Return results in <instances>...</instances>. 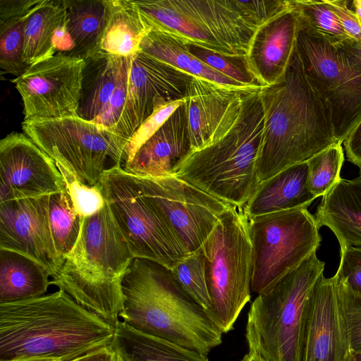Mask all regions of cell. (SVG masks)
<instances>
[{
	"mask_svg": "<svg viewBox=\"0 0 361 361\" xmlns=\"http://www.w3.org/2000/svg\"><path fill=\"white\" fill-rule=\"evenodd\" d=\"M115 328L63 290L0 304V361H75L111 347Z\"/></svg>",
	"mask_w": 361,
	"mask_h": 361,
	"instance_id": "obj_1",
	"label": "cell"
},
{
	"mask_svg": "<svg viewBox=\"0 0 361 361\" xmlns=\"http://www.w3.org/2000/svg\"><path fill=\"white\" fill-rule=\"evenodd\" d=\"M259 94L264 114L260 183L338 143L331 114L305 76L295 47L284 76Z\"/></svg>",
	"mask_w": 361,
	"mask_h": 361,
	"instance_id": "obj_2",
	"label": "cell"
},
{
	"mask_svg": "<svg viewBox=\"0 0 361 361\" xmlns=\"http://www.w3.org/2000/svg\"><path fill=\"white\" fill-rule=\"evenodd\" d=\"M121 321L205 355L223 333L166 267L135 258L122 281Z\"/></svg>",
	"mask_w": 361,
	"mask_h": 361,
	"instance_id": "obj_3",
	"label": "cell"
},
{
	"mask_svg": "<svg viewBox=\"0 0 361 361\" xmlns=\"http://www.w3.org/2000/svg\"><path fill=\"white\" fill-rule=\"evenodd\" d=\"M134 259L106 203L82 218L78 240L51 284L116 328L123 307L122 281Z\"/></svg>",
	"mask_w": 361,
	"mask_h": 361,
	"instance_id": "obj_4",
	"label": "cell"
},
{
	"mask_svg": "<svg viewBox=\"0 0 361 361\" xmlns=\"http://www.w3.org/2000/svg\"><path fill=\"white\" fill-rule=\"evenodd\" d=\"M259 90L243 93L238 115L218 140L190 151L173 175L206 193L243 208L257 190L264 114Z\"/></svg>",
	"mask_w": 361,
	"mask_h": 361,
	"instance_id": "obj_5",
	"label": "cell"
},
{
	"mask_svg": "<svg viewBox=\"0 0 361 361\" xmlns=\"http://www.w3.org/2000/svg\"><path fill=\"white\" fill-rule=\"evenodd\" d=\"M324 266L314 252L257 295L247 314L249 352L267 361H300L307 302Z\"/></svg>",
	"mask_w": 361,
	"mask_h": 361,
	"instance_id": "obj_6",
	"label": "cell"
},
{
	"mask_svg": "<svg viewBox=\"0 0 361 361\" xmlns=\"http://www.w3.org/2000/svg\"><path fill=\"white\" fill-rule=\"evenodd\" d=\"M150 30L228 56H246L257 27L240 0H133Z\"/></svg>",
	"mask_w": 361,
	"mask_h": 361,
	"instance_id": "obj_7",
	"label": "cell"
},
{
	"mask_svg": "<svg viewBox=\"0 0 361 361\" xmlns=\"http://www.w3.org/2000/svg\"><path fill=\"white\" fill-rule=\"evenodd\" d=\"M201 250L214 322L223 334L233 329L250 300L252 245L249 219L243 208L231 206L219 217Z\"/></svg>",
	"mask_w": 361,
	"mask_h": 361,
	"instance_id": "obj_8",
	"label": "cell"
},
{
	"mask_svg": "<svg viewBox=\"0 0 361 361\" xmlns=\"http://www.w3.org/2000/svg\"><path fill=\"white\" fill-rule=\"evenodd\" d=\"M22 128L56 164L90 185L99 182L107 163L121 166L130 140L78 116L23 121Z\"/></svg>",
	"mask_w": 361,
	"mask_h": 361,
	"instance_id": "obj_9",
	"label": "cell"
},
{
	"mask_svg": "<svg viewBox=\"0 0 361 361\" xmlns=\"http://www.w3.org/2000/svg\"><path fill=\"white\" fill-rule=\"evenodd\" d=\"M98 184L134 258L171 269L188 255L168 221L142 195L132 174L115 166L104 172Z\"/></svg>",
	"mask_w": 361,
	"mask_h": 361,
	"instance_id": "obj_10",
	"label": "cell"
},
{
	"mask_svg": "<svg viewBox=\"0 0 361 361\" xmlns=\"http://www.w3.org/2000/svg\"><path fill=\"white\" fill-rule=\"evenodd\" d=\"M249 219L252 245L251 293L257 295L319 249L322 237L307 208Z\"/></svg>",
	"mask_w": 361,
	"mask_h": 361,
	"instance_id": "obj_11",
	"label": "cell"
},
{
	"mask_svg": "<svg viewBox=\"0 0 361 361\" xmlns=\"http://www.w3.org/2000/svg\"><path fill=\"white\" fill-rule=\"evenodd\" d=\"M295 50L305 76L331 114L335 140L342 144L361 119V72L337 46L298 19Z\"/></svg>",
	"mask_w": 361,
	"mask_h": 361,
	"instance_id": "obj_12",
	"label": "cell"
},
{
	"mask_svg": "<svg viewBox=\"0 0 361 361\" xmlns=\"http://www.w3.org/2000/svg\"><path fill=\"white\" fill-rule=\"evenodd\" d=\"M133 176L142 195L168 221L188 255L201 249L221 215L232 206L174 175Z\"/></svg>",
	"mask_w": 361,
	"mask_h": 361,
	"instance_id": "obj_13",
	"label": "cell"
},
{
	"mask_svg": "<svg viewBox=\"0 0 361 361\" xmlns=\"http://www.w3.org/2000/svg\"><path fill=\"white\" fill-rule=\"evenodd\" d=\"M84 65L82 59L58 52L14 79L24 121L77 116Z\"/></svg>",
	"mask_w": 361,
	"mask_h": 361,
	"instance_id": "obj_14",
	"label": "cell"
},
{
	"mask_svg": "<svg viewBox=\"0 0 361 361\" xmlns=\"http://www.w3.org/2000/svg\"><path fill=\"white\" fill-rule=\"evenodd\" d=\"M189 75L141 51L133 58L128 92L116 133L130 139L155 109L184 99Z\"/></svg>",
	"mask_w": 361,
	"mask_h": 361,
	"instance_id": "obj_15",
	"label": "cell"
},
{
	"mask_svg": "<svg viewBox=\"0 0 361 361\" xmlns=\"http://www.w3.org/2000/svg\"><path fill=\"white\" fill-rule=\"evenodd\" d=\"M66 188L55 161L27 135L12 132L0 141V202L50 195Z\"/></svg>",
	"mask_w": 361,
	"mask_h": 361,
	"instance_id": "obj_16",
	"label": "cell"
},
{
	"mask_svg": "<svg viewBox=\"0 0 361 361\" xmlns=\"http://www.w3.org/2000/svg\"><path fill=\"white\" fill-rule=\"evenodd\" d=\"M351 355L336 278L322 274L307 302L300 361H350Z\"/></svg>",
	"mask_w": 361,
	"mask_h": 361,
	"instance_id": "obj_17",
	"label": "cell"
},
{
	"mask_svg": "<svg viewBox=\"0 0 361 361\" xmlns=\"http://www.w3.org/2000/svg\"><path fill=\"white\" fill-rule=\"evenodd\" d=\"M49 195L0 202V248L26 255L54 277L61 267L49 221Z\"/></svg>",
	"mask_w": 361,
	"mask_h": 361,
	"instance_id": "obj_18",
	"label": "cell"
},
{
	"mask_svg": "<svg viewBox=\"0 0 361 361\" xmlns=\"http://www.w3.org/2000/svg\"><path fill=\"white\" fill-rule=\"evenodd\" d=\"M245 91L192 77L184 98L191 151L212 144L227 132L238 115Z\"/></svg>",
	"mask_w": 361,
	"mask_h": 361,
	"instance_id": "obj_19",
	"label": "cell"
},
{
	"mask_svg": "<svg viewBox=\"0 0 361 361\" xmlns=\"http://www.w3.org/2000/svg\"><path fill=\"white\" fill-rule=\"evenodd\" d=\"M297 31V16L290 6L255 30L246 58L262 87L284 76L295 50Z\"/></svg>",
	"mask_w": 361,
	"mask_h": 361,
	"instance_id": "obj_20",
	"label": "cell"
},
{
	"mask_svg": "<svg viewBox=\"0 0 361 361\" xmlns=\"http://www.w3.org/2000/svg\"><path fill=\"white\" fill-rule=\"evenodd\" d=\"M190 151L183 102L159 129L123 164L121 168L135 176H171Z\"/></svg>",
	"mask_w": 361,
	"mask_h": 361,
	"instance_id": "obj_21",
	"label": "cell"
},
{
	"mask_svg": "<svg viewBox=\"0 0 361 361\" xmlns=\"http://www.w3.org/2000/svg\"><path fill=\"white\" fill-rule=\"evenodd\" d=\"M99 51L84 59L77 115L97 123L123 80L129 75L133 58Z\"/></svg>",
	"mask_w": 361,
	"mask_h": 361,
	"instance_id": "obj_22",
	"label": "cell"
},
{
	"mask_svg": "<svg viewBox=\"0 0 361 361\" xmlns=\"http://www.w3.org/2000/svg\"><path fill=\"white\" fill-rule=\"evenodd\" d=\"M314 217L319 228L333 231L341 248L361 247V176L341 178L322 196Z\"/></svg>",
	"mask_w": 361,
	"mask_h": 361,
	"instance_id": "obj_23",
	"label": "cell"
},
{
	"mask_svg": "<svg viewBox=\"0 0 361 361\" xmlns=\"http://www.w3.org/2000/svg\"><path fill=\"white\" fill-rule=\"evenodd\" d=\"M307 161L293 165L260 183L257 190L243 207L248 218L307 208L317 198L307 185Z\"/></svg>",
	"mask_w": 361,
	"mask_h": 361,
	"instance_id": "obj_24",
	"label": "cell"
},
{
	"mask_svg": "<svg viewBox=\"0 0 361 361\" xmlns=\"http://www.w3.org/2000/svg\"><path fill=\"white\" fill-rule=\"evenodd\" d=\"M66 32L71 42L69 56L85 59L101 51L111 13L110 0L63 1Z\"/></svg>",
	"mask_w": 361,
	"mask_h": 361,
	"instance_id": "obj_25",
	"label": "cell"
},
{
	"mask_svg": "<svg viewBox=\"0 0 361 361\" xmlns=\"http://www.w3.org/2000/svg\"><path fill=\"white\" fill-rule=\"evenodd\" d=\"M47 269L33 259L0 248V304L45 295L51 285Z\"/></svg>",
	"mask_w": 361,
	"mask_h": 361,
	"instance_id": "obj_26",
	"label": "cell"
},
{
	"mask_svg": "<svg viewBox=\"0 0 361 361\" xmlns=\"http://www.w3.org/2000/svg\"><path fill=\"white\" fill-rule=\"evenodd\" d=\"M111 348L125 361H209L204 354L139 331L122 321L115 328Z\"/></svg>",
	"mask_w": 361,
	"mask_h": 361,
	"instance_id": "obj_27",
	"label": "cell"
},
{
	"mask_svg": "<svg viewBox=\"0 0 361 361\" xmlns=\"http://www.w3.org/2000/svg\"><path fill=\"white\" fill-rule=\"evenodd\" d=\"M63 1L42 0L27 16L23 58L31 66L56 54L58 35L65 29Z\"/></svg>",
	"mask_w": 361,
	"mask_h": 361,
	"instance_id": "obj_28",
	"label": "cell"
},
{
	"mask_svg": "<svg viewBox=\"0 0 361 361\" xmlns=\"http://www.w3.org/2000/svg\"><path fill=\"white\" fill-rule=\"evenodd\" d=\"M140 51L192 76L221 85L248 90L192 55L186 44L159 30H150L142 39Z\"/></svg>",
	"mask_w": 361,
	"mask_h": 361,
	"instance_id": "obj_29",
	"label": "cell"
},
{
	"mask_svg": "<svg viewBox=\"0 0 361 361\" xmlns=\"http://www.w3.org/2000/svg\"><path fill=\"white\" fill-rule=\"evenodd\" d=\"M111 13L101 44V51L121 56H135L150 28L133 0H110Z\"/></svg>",
	"mask_w": 361,
	"mask_h": 361,
	"instance_id": "obj_30",
	"label": "cell"
},
{
	"mask_svg": "<svg viewBox=\"0 0 361 361\" xmlns=\"http://www.w3.org/2000/svg\"><path fill=\"white\" fill-rule=\"evenodd\" d=\"M82 219L74 207L66 188L49 195V225L61 264L78 240Z\"/></svg>",
	"mask_w": 361,
	"mask_h": 361,
	"instance_id": "obj_31",
	"label": "cell"
},
{
	"mask_svg": "<svg viewBox=\"0 0 361 361\" xmlns=\"http://www.w3.org/2000/svg\"><path fill=\"white\" fill-rule=\"evenodd\" d=\"M298 19L329 42L337 45L350 38L326 0H289Z\"/></svg>",
	"mask_w": 361,
	"mask_h": 361,
	"instance_id": "obj_32",
	"label": "cell"
},
{
	"mask_svg": "<svg viewBox=\"0 0 361 361\" xmlns=\"http://www.w3.org/2000/svg\"><path fill=\"white\" fill-rule=\"evenodd\" d=\"M308 175L307 185L317 198L326 194L341 178L344 162L341 144H334L314 155L307 161Z\"/></svg>",
	"mask_w": 361,
	"mask_h": 361,
	"instance_id": "obj_33",
	"label": "cell"
},
{
	"mask_svg": "<svg viewBox=\"0 0 361 361\" xmlns=\"http://www.w3.org/2000/svg\"><path fill=\"white\" fill-rule=\"evenodd\" d=\"M171 271L182 288L202 306L214 322L207 283L206 260L202 250L200 249L188 255Z\"/></svg>",
	"mask_w": 361,
	"mask_h": 361,
	"instance_id": "obj_34",
	"label": "cell"
},
{
	"mask_svg": "<svg viewBox=\"0 0 361 361\" xmlns=\"http://www.w3.org/2000/svg\"><path fill=\"white\" fill-rule=\"evenodd\" d=\"M188 51L216 71L250 90L262 86L252 73L246 56H228L194 44H186Z\"/></svg>",
	"mask_w": 361,
	"mask_h": 361,
	"instance_id": "obj_35",
	"label": "cell"
},
{
	"mask_svg": "<svg viewBox=\"0 0 361 361\" xmlns=\"http://www.w3.org/2000/svg\"><path fill=\"white\" fill-rule=\"evenodd\" d=\"M27 16L0 23V66L2 73L18 77L30 66L23 58Z\"/></svg>",
	"mask_w": 361,
	"mask_h": 361,
	"instance_id": "obj_36",
	"label": "cell"
},
{
	"mask_svg": "<svg viewBox=\"0 0 361 361\" xmlns=\"http://www.w3.org/2000/svg\"><path fill=\"white\" fill-rule=\"evenodd\" d=\"M61 173L74 207L82 218L90 216L106 204L98 183L93 185L84 184L60 164H56Z\"/></svg>",
	"mask_w": 361,
	"mask_h": 361,
	"instance_id": "obj_37",
	"label": "cell"
},
{
	"mask_svg": "<svg viewBox=\"0 0 361 361\" xmlns=\"http://www.w3.org/2000/svg\"><path fill=\"white\" fill-rule=\"evenodd\" d=\"M345 320L352 353L361 350V295L352 291L334 275Z\"/></svg>",
	"mask_w": 361,
	"mask_h": 361,
	"instance_id": "obj_38",
	"label": "cell"
},
{
	"mask_svg": "<svg viewBox=\"0 0 361 361\" xmlns=\"http://www.w3.org/2000/svg\"><path fill=\"white\" fill-rule=\"evenodd\" d=\"M183 102L184 99L171 102L154 109V112L140 125L130 138L125 149L123 164L129 159L159 129Z\"/></svg>",
	"mask_w": 361,
	"mask_h": 361,
	"instance_id": "obj_39",
	"label": "cell"
},
{
	"mask_svg": "<svg viewBox=\"0 0 361 361\" xmlns=\"http://www.w3.org/2000/svg\"><path fill=\"white\" fill-rule=\"evenodd\" d=\"M336 277L352 291L361 295V247L341 248V260Z\"/></svg>",
	"mask_w": 361,
	"mask_h": 361,
	"instance_id": "obj_40",
	"label": "cell"
},
{
	"mask_svg": "<svg viewBox=\"0 0 361 361\" xmlns=\"http://www.w3.org/2000/svg\"><path fill=\"white\" fill-rule=\"evenodd\" d=\"M326 3L338 17L347 35L361 42V25L354 10L348 7L346 0H326Z\"/></svg>",
	"mask_w": 361,
	"mask_h": 361,
	"instance_id": "obj_41",
	"label": "cell"
},
{
	"mask_svg": "<svg viewBox=\"0 0 361 361\" xmlns=\"http://www.w3.org/2000/svg\"><path fill=\"white\" fill-rule=\"evenodd\" d=\"M42 0H0V23L26 16Z\"/></svg>",
	"mask_w": 361,
	"mask_h": 361,
	"instance_id": "obj_42",
	"label": "cell"
},
{
	"mask_svg": "<svg viewBox=\"0 0 361 361\" xmlns=\"http://www.w3.org/2000/svg\"><path fill=\"white\" fill-rule=\"evenodd\" d=\"M343 143L348 161L361 169V119Z\"/></svg>",
	"mask_w": 361,
	"mask_h": 361,
	"instance_id": "obj_43",
	"label": "cell"
},
{
	"mask_svg": "<svg viewBox=\"0 0 361 361\" xmlns=\"http://www.w3.org/2000/svg\"><path fill=\"white\" fill-rule=\"evenodd\" d=\"M335 46L341 50L348 63L355 70L361 72V42L348 38Z\"/></svg>",
	"mask_w": 361,
	"mask_h": 361,
	"instance_id": "obj_44",
	"label": "cell"
},
{
	"mask_svg": "<svg viewBox=\"0 0 361 361\" xmlns=\"http://www.w3.org/2000/svg\"><path fill=\"white\" fill-rule=\"evenodd\" d=\"M77 361H117V354L111 346L89 353Z\"/></svg>",
	"mask_w": 361,
	"mask_h": 361,
	"instance_id": "obj_45",
	"label": "cell"
},
{
	"mask_svg": "<svg viewBox=\"0 0 361 361\" xmlns=\"http://www.w3.org/2000/svg\"><path fill=\"white\" fill-rule=\"evenodd\" d=\"M241 361H267L256 353L248 352Z\"/></svg>",
	"mask_w": 361,
	"mask_h": 361,
	"instance_id": "obj_46",
	"label": "cell"
},
{
	"mask_svg": "<svg viewBox=\"0 0 361 361\" xmlns=\"http://www.w3.org/2000/svg\"><path fill=\"white\" fill-rule=\"evenodd\" d=\"M353 6L355 15L361 25V0H354L353 1Z\"/></svg>",
	"mask_w": 361,
	"mask_h": 361,
	"instance_id": "obj_47",
	"label": "cell"
},
{
	"mask_svg": "<svg viewBox=\"0 0 361 361\" xmlns=\"http://www.w3.org/2000/svg\"><path fill=\"white\" fill-rule=\"evenodd\" d=\"M9 361H56L51 359L48 358H27V359H20V360H14Z\"/></svg>",
	"mask_w": 361,
	"mask_h": 361,
	"instance_id": "obj_48",
	"label": "cell"
},
{
	"mask_svg": "<svg viewBox=\"0 0 361 361\" xmlns=\"http://www.w3.org/2000/svg\"><path fill=\"white\" fill-rule=\"evenodd\" d=\"M350 361H361V350L352 353Z\"/></svg>",
	"mask_w": 361,
	"mask_h": 361,
	"instance_id": "obj_49",
	"label": "cell"
},
{
	"mask_svg": "<svg viewBox=\"0 0 361 361\" xmlns=\"http://www.w3.org/2000/svg\"><path fill=\"white\" fill-rule=\"evenodd\" d=\"M117 361H125V360H123L122 358H121L120 357H118L117 355Z\"/></svg>",
	"mask_w": 361,
	"mask_h": 361,
	"instance_id": "obj_50",
	"label": "cell"
},
{
	"mask_svg": "<svg viewBox=\"0 0 361 361\" xmlns=\"http://www.w3.org/2000/svg\"><path fill=\"white\" fill-rule=\"evenodd\" d=\"M360 176H361V169H360Z\"/></svg>",
	"mask_w": 361,
	"mask_h": 361,
	"instance_id": "obj_51",
	"label": "cell"
},
{
	"mask_svg": "<svg viewBox=\"0 0 361 361\" xmlns=\"http://www.w3.org/2000/svg\"><path fill=\"white\" fill-rule=\"evenodd\" d=\"M77 360H75V361H77Z\"/></svg>",
	"mask_w": 361,
	"mask_h": 361,
	"instance_id": "obj_52",
	"label": "cell"
}]
</instances>
